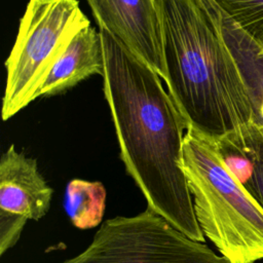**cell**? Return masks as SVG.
Returning <instances> with one entry per match:
<instances>
[{
	"label": "cell",
	"instance_id": "obj_5",
	"mask_svg": "<svg viewBox=\"0 0 263 263\" xmlns=\"http://www.w3.org/2000/svg\"><path fill=\"white\" fill-rule=\"evenodd\" d=\"M60 263H230L150 209L103 222L91 242Z\"/></svg>",
	"mask_w": 263,
	"mask_h": 263
},
{
	"label": "cell",
	"instance_id": "obj_1",
	"mask_svg": "<svg viewBox=\"0 0 263 263\" xmlns=\"http://www.w3.org/2000/svg\"><path fill=\"white\" fill-rule=\"evenodd\" d=\"M103 88L125 171L147 208L204 242L182 167L187 123L160 76L109 32L100 29Z\"/></svg>",
	"mask_w": 263,
	"mask_h": 263
},
{
	"label": "cell",
	"instance_id": "obj_8",
	"mask_svg": "<svg viewBox=\"0 0 263 263\" xmlns=\"http://www.w3.org/2000/svg\"><path fill=\"white\" fill-rule=\"evenodd\" d=\"M95 74H104V54L100 31L89 25L71 39L54 62L37 98L60 93Z\"/></svg>",
	"mask_w": 263,
	"mask_h": 263
},
{
	"label": "cell",
	"instance_id": "obj_9",
	"mask_svg": "<svg viewBox=\"0 0 263 263\" xmlns=\"http://www.w3.org/2000/svg\"><path fill=\"white\" fill-rule=\"evenodd\" d=\"M215 141L226 166L263 209V127L252 121Z\"/></svg>",
	"mask_w": 263,
	"mask_h": 263
},
{
	"label": "cell",
	"instance_id": "obj_2",
	"mask_svg": "<svg viewBox=\"0 0 263 263\" xmlns=\"http://www.w3.org/2000/svg\"><path fill=\"white\" fill-rule=\"evenodd\" d=\"M167 91L187 126L218 140L253 121L249 93L210 0H158Z\"/></svg>",
	"mask_w": 263,
	"mask_h": 263
},
{
	"label": "cell",
	"instance_id": "obj_11",
	"mask_svg": "<svg viewBox=\"0 0 263 263\" xmlns=\"http://www.w3.org/2000/svg\"><path fill=\"white\" fill-rule=\"evenodd\" d=\"M263 49V0H213Z\"/></svg>",
	"mask_w": 263,
	"mask_h": 263
},
{
	"label": "cell",
	"instance_id": "obj_6",
	"mask_svg": "<svg viewBox=\"0 0 263 263\" xmlns=\"http://www.w3.org/2000/svg\"><path fill=\"white\" fill-rule=\"evenodd\" d=\"M52 194L36 159L10 145L0 159V256L16 245L29 220L48 213Z\"/></svg>",
	"mask_w": 263,
	"mask_h": 263
},
{
	"label": "cell",
	"instance_id": "obj_4",
	"mask_svg": "<svg viewBox=\"0 0 263 263\" xmlns=\"http://www.w3.org/2000/svg\"><path fill=\"white\" fill-rule=\"evenodd\" d=\"M90 21L78 0H30L5 61L2 119L8 120L37 99L50 68L71 39Z\"/></svg>",
	"mask_w": 263,
	"mask_h": 263
},
{
	"label": "cell",
	"instance_id": "obj_7",
	"mask_svg": "<svg viewBox=\"0 0 263 263\" xmlns=\"http://www.w3.org/2000/svg\"><path fill=\"white\" fill-rule=\"evenodd\" d=\"M100 29L148 64L164 82L162 24L158 0H86Z\"/></svg>",
	"mask_w": 263,
	"mask_h": 263
},
{
	"label": "cell",
	"instance_id": "obj_10",
	"mask_svg": "<svg viewBox=\"0 0 263 263\" xmlns=\"http://www.w3.org/2000/svg\"><path fill=\"white\" fill-rule=\"evenodd\" d=\"M107 191L99 181L72 179L66 186L64 209L72 225L87 230L102 223Z\"/></svg>",
	"mask_w": 263,
	"mask_h": 263
},
{
	"label": "cell",
	"instance_id": "obj_3",
	"mask_svg": "<svg viewBox=\"0 0 263 263\" xmlns=\"http://www.w3.org/2000/svg\"><path fill=\"white\" fill-rule=\"evenodd\" d=\"M182 167L197 223L230 263L263 259V209L229 171L216 141L188 127Z\"/></svg>",
	"mask_w": 263,
	"mask_h": 263
}]
</instances>
